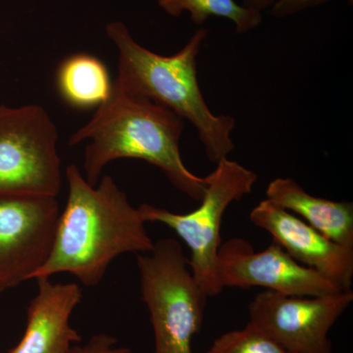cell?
<instances>
[{"mask_svg":"<svg viewBox=\"0 0 353 353\" xmlns=\"http://www.w3.org/2000/svg\"><path fill=\"white\" fill-rule=\"evenodd\" d=\"M141 299L150 312L154 353H194L208 296L190 271L183 246L174 239L137 254Z\"/></svg>","mask_w":353,"mask_h":353,"instance_id":"cell-4","label":"cell"},{"mask_svg":"<svg viewBox=\"0 0 353 353\" xmlns=\"http://www.w3.org/2000/svg\"><path fill=\"white\" fill-rule=\"evenodd\" d=\"M157 4L172 17L189 13L192 22L199 26L211 17L225 18L234 23L238 34L253 31L262 22V12L234 0H157Z\"/></svg>","mask_w":353,"mask_h":353,"instance_id":"cell-14","label":"cell"},{"mask_svg":"<svg viewBox=\"0 0 353 353\" xmlns=\"http://www.w3.org/2000/svg\"><path fill=\"white\" fill-rule=\"evenodd\" d=\"M217 269L224 289L259 287L285 296H325L345 290L319 272L299 263L275 241L256 252L250 241L230 239L220 246Z\"/></svg>","mask_w":353,"mask_h":353,"instance_id":"cell-9","label":"cell"},{"mask_svg":"<svg viewBox=\"0 0 353 353\" xmlns=\"http://www.w3.org/2000/svg\"><path fill=\"white\" fill-rule=\"evenodd\" d=\"M69 353H134L129 347L119 345L115 336L108 334L92 336L83 345H74Z\"/></svg>","mask_w":353,"mask_h":353,"instance_id":"cell-16","label":"cell"},{"mask_svg":"<svg viewBox=\"0 0 353 353\" xmlns=\"http://www.w3.org/2000/svg\"><path fill=\"white\" fill-rule=\"evenodd\" d=\"M38 292L27 310L24 334L9 353H69L82 336L72 327L71 317L82 301L83 292L75 283L37 279Z\"/></svg>","mask_w":353,"mask_h":353,"instance_id":"cell-11","label":"cell"},{"mask_svg":"<svg viewBox=\"0 0 353 353\" xmlns=\"http://www.w3.org/2000/svg\"><path fill=\"white\" fill-rule=\"evenodd\" d=\"M329 0H275L270 8V14L276 18H285L307 10L309 8L321 6ZM352 6L353 0H347Z\"/></svg>","mask_w":353,"mask_h":353,"instance_id":"cell-17","label":"cell"},{"mask_svg":"<svg viewBox=\"0 0 353 353\" xmlns=\"http://www.w3.org/2000/svg\"><path fill=\"white\" fill-rule=\"evenodd\" d=\"M201 205L189 213L172 212L152 204L139 206L145 222L170 228L189 248L190 271L208 297L218 296L224 288L218 277L221 226L228 208L252 192L257 174L229 158L216 163L205 176Z\"/></svg>","mask_w":353,"mask_h":353,"instance_id":"cell-5","label":"cell"},{"mask_svg":"<svg viewBox=\"0 0 353 353\" xmlns=\"http://www.w3.org/2000/svg\"><path fill=\"white\" fill-rule=\"evenodd\" d=\"M250 222L272 236L273 241L299 263L319 272L343 290H352L353 248L341 245L268 199L250 213Z\"/></svg>","mask_w":353,"mask_h":353,"instance_id":"cell-10","label":"cell"},{"mask_svg":"<svg viewBox=\"0 0 353 353\" xmlns=\"http://www.w3.org/2000/svg\"><path fill=\"white\" fill-rule=\"evenodd\" d=\"M204 353H290L261 331L246 324L245 328L223 334Z\"/></svg>","mask_w":353,"mask_h":353,"instance_id":"cell-15","label":"cell"},{"mask_svg":"<svg viewBox=\"0 0 353 353\" xmlns=\"http://www.w3.org/2000/svg\"><path fill=\"white\" fill-rule=\"evenodd\" d=\"M185 124L170 109L129 94L113 83L112 92L92 119L71 134L70 145L90 141L83 155L85 178L97 185L102 172L117 159L143 160L157 167L185 196L201 201L205 178L187 168L180 152Z\"/></svg>","mask_w":353,"mask_h":353,"instance_id":"cell-2","label":"cell"},{"mask_svg":"<svg viewBox=\"0 0 353 353\" xmlns=\"http://www.w3.org/2000/svg\"><path fill=\"white\" fill-rule=\"evenodd\" d=\"M352 301V290L318 296L264 290L248 305V324L290 353H333L330 330Z\"/></svg>","mask_w":353,"mask_h":353,"instance_id":"cell-7","label":"cell"},{"mask_svg":"<svg viewBox=\"0 0 353 353\" xmlns=\"http://www.w3.org/2000/svg\"><path fill=\"white\" fill-rule=\"evenodd\" d=\"M68 199L58 218L50 255L32 279L68 273L87 287L101 282L114 260L125 253L141 254L154 243L139 208L112 176L90 185L76 164L66 168Z\"/></svg>","mask_w":353,"mask_h":353,"instance_id":"cell-1","label":"cell"},{"mask_svg":"<svg viewBox=\"0 0 353 353\" xmlns=\"http://www.w3.org/2000/svg\"><path fill=\"white\" fill-rule=\"evenodd\" d=\"M105 32L119 55L114 85L170 109L183 120L189 121L196 128L206 157L213 163L229 157L234 150L232 132L236 120L230 115H215L210 110L197 76V55L208 38V30H197L173 55L158 54L148 50L132 38L121 21L108 23Z\"/></svg>","mask_w":353,"mask_h":353,"instance_id":"cell-3","label":"cell"},{"mask_svg":"<svg viewBox=\"0 0 353 353\" xmlns=\"http://www.w3.org/2000/svg\"><path fill=\"white\" fill-rule=\"evenodd\" d=\"M57 87L70 105L90 108H99L108 101L113 83L101 60L85 53H78L67 58L60 65Z\"/></svg>","mask_w":353,"mask_h":353,"instance_id":"cell-13","label":"cell"},{"mask_svg":"<svg viewBox=\"0 0 353 353\" xmlns=\"http://www.w3.org/2000/svg\"><path fill=\"white\" fill-rule=\"evenodd\" d=\"M266 199L307 223L341 245L353 248V203L334 201L308 194L290 178L274 179Z\"/></svg>","mask_w":353,"mask_h":353,"instance_id":"cell-12","label":"cell"},{"mask_svg":"<svg viewBox=\"0 0 353 353\" xmlns=\"http://www.w3.org/2000/svg\"><path fill=\"white\" fill-rule=\"evenodd\" d=\"M57 197L0 194V292L32 280L50 255Z\"/></svg>","mask_w":353,"mask_h":353,"instance_id":"cell-8","label":"cell"},{"mask_svg":"<svg viewBox=\"0 0 353 353\" xmlns=\"http://www.w3.org/2000/svg\"><path fill=\"white\" fill-rule=\"evenodd\" d=\"M274 2L275 0H243V6L262 12L267 9H270Z\"/></svg>","mask_w":353,"mask_h":353,"instance_id":"cell-18","label":"cell"},{"mask_svg":"<svg viewBox=\"0 0 353 353\" xmlns=\"http://www.w3.org/2000/svg\"><path fill=\"white\" fill-rule=\"evenodd\" d=\"M58 131L38 104H0V194L57 197L61 190Z\"/></svg>","mask_w":353,"mask_h":353,"instance_id":"cell-6","label":"cell"}]
</instances>
